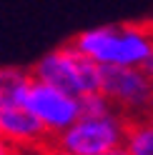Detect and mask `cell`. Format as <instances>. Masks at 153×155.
I'll return each instance as SVG.
<instances>
[{
  "instance_id": "277c9868",
  "label": "cell",
  "mask_w": 153,
  "mask_h": 155,
  "mask_svg": "<svg viewBox=\"0 0 153 155\" xmlns=\"http://www.w3.org/2000/svg\"><path fill=\"white\" fill-rule=\"evenodd\" d=\"M100 93H106L126 118H136L151 110L153 78L143 65H100Z\"/></svg>"
},
{
  "instance_id": "5b68a950",
  "label": "cell",
  "mask_w": 153,
  "mask_h": 155,
  "mask_svg": "<svg viewBox=\"0 0 153 155\" xmlns=\"http://www.w3.org/2000/svg\"><path fill=\"white\" fill-rule=\"evenodd\" d=\"M25 105L43 120V125L50 130V135H60L65 128H70L80 118V98L63 93L60 88L35 80V78H33Z\"/></svg>"
},
{
  "instance_id": "52a82bcc",
  "label": "cell",
  "mask_w": 153,
  "mask_h": 155,
  "mask_svg": "<svg viewBox=\"0 0 153 155\" xmlns=\"http://www.w3.org/2000/svg\"><path fill=\"white\" fill-rule=\"evenodd\" d=\"M33 85V73L20 68H5L0 75V105H25Z\"/></svg>"
},
{
  "instance_id": "7c38bea8",
  "label": "cell",
  "mask_w": 153,
  "mask_h": 155,
  "mask_svg": "<svg viewBox=\"0 0 153 155\" xmlns=\"http://www.w3.org/2000/svg\"><path fill=\"white\" fill-rule=\"evenodd\" d=\"M148 113H151V115H153V100H151V110H148Z\"/></svg>"
},
{
  "instance_id": "4fadbf2b",
  "label": "cell",
  "mask_w": 153,
  "mask_h": 155,
  "mask_svg": "<svg viewBox=\"0 0 153 155\" xmlns=\"http://www.w3.org/2000/svg\"><path fill=\"white\" fill-rule=\"evenodd\" d=\"M151 30H153V25H151Z\"/></svg>"
},
{
  "instance_id": "3957f363",
  "label": "cell",
  "mask_w": 153,
  "mask_h": 155,
  "mask_svg": "<svg viewBox=\"0 0 153 155\" xmlns=\"http://www.w3.org/2000/svg\"><path fill=\"white\" fill-rule=\"evenodd\" d=\"M126 115L108 113L98 118H78L70 128L55 135V145L75 155H103L126 143Z\"/></svg>"
},
{
  "instance_id": "30bf717a",
  "label": "cell",
  "mask_w": 153,
  "mask_h": 155,
  "mask_svg": "<svg viewBox=\"0 0 153 155\" xmlns=\"http://www.w3.org/2000/svg\"><path fill=\"white\" fill-rule=\"evenodd\" d=\"M40 155H75V153H70V150H65V148H60V145H55V143H50V145H45V150H43Z\"/></svg>"
},
{
  "instance_id": "8992f818",
  "label": "cell",
  "mask_w": 153,
  "mask_h": 155,
  "mask_svg": "<svg viewBox=\"0 0 153 155\" xmlns=\"http://www.w3.org/2000/svg\"><path fill=\"white\" fill-rule=\"evenodd\" d=\"M0 133L18 145H43L50 138V130L28 105H0Z\"/></svg>"
},
{
  "instance_id": "8fae6325",
  "label": "cell",
  "mask_w": 153,
  "mask_h": 155,
  "mask_svg": "<svg viewBox=\"0 0 153 155\" xmlns=\"http://www.w3.org/2000/svg\"><path fill=\"white\" fill-rule=\"evenodd\" d=\"M103 155H131V153H128V148H126V145H118V148H113V150L103 153Z\"/></svg>"
},
{
  "instance_id": "9c48e42d",
  "label": "cell",
  "mask_w": 153,
  "mask_h": 155,
  "mask_svg": "<svg viewBox=\"0 0 153 155\" xmlns=\"http://www.w3.org/2000/svg\"><path fill=\"white\" fill-rule=\"evenodd\" d=\"M116 105L110 103V98L106 93H85L80 95V118H98V115H108L116 113Z\"/></svg>"
},
{
  "instance_id": "ba28073f",
  "label": "cell",
  "mask_w": 153,
  "mask_h": 155,
  "mask_svg": "<svg viewBox=\"0 0 153 155\" xmlns=\"http://www.w3.org/2000/svg\"><path fill=\"white\" fill-rule=\"evenodd\" d=\"M131 155H153V115H136L126 120V143Z\"/></svg>"
},
{
  "instance_id": "6da1fadb",
  "label": "cell",
  "mask_w": 153,
  "mask_h": 155,
  "mask_svg": "<svg viewBox=\"0 0 153 155\" xmlns=\"http://www.w3.org/2000/svg\"><path fill=\"white\" fill-rule=\"evenodd\" d=\"M73 45L100 65H143L153 53V30L151 25L95 28L80 33Z\"/></svg>"
},
{
  "instance_id": "7a4b0ae2",
  "label": "cell",
  "mask_w": 153,
  "mask_h": 155,
  "mask_svg": "<svg viewBox=\"0 0 153 155\" xmlns=\"http://www.w3.org/2000/svg\"><path fill=\"white\" fill-rule=\"evenodd\" d=\"M30 73L35 80L55 85L63 93H70L75 98L100 90V63L80 53L73 43L40 58Z\"/></svg>"
}]
</instances>
